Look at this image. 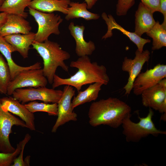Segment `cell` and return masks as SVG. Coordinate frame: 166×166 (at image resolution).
<instances>
[{
    "label": "cell",
    "instance_id": "1",
    "mask_svg": "<svg viewBox=\"0 0 166 166\" xmlns=\"http://www.w3.org/2000/svg\"><path fill=\"white\" fill-rule=\"evenodd\" d=\"M70 66L77 68V72L67 78H62L55 74L52 84V88L68 85L75 88L78 92L86 85L99 82L106 85L109 82L106 67L96 62H91L88 56L79 57L76 60L71 61Z\"/></svg>",
    "mask_w": 166,
    "mask_h": 166
},
{
    "label": "cell",
    "instance_id": "2",
    "mask_svg": "<svg viewBox=\"0 0 166 166\" xmlns=\"http://www.w3.org/2000/svg\"><path fill=\"white\" fill-rule=\"evenodd\" d=\"M131 110L129 105L117 98L101 99L90 105L88 113L89 123L93 127L104 125L117 128L123 119L131 114Z\"/></svg>",
    "mask_w": 166,
    "mask_h": 166
},
{
    "label": "cell",
    "instance_id": "3",
    "mask_svg": "<svg viewBox=\"0 0 166 166\" xmlns=\"http://www.w3.org/2000/svg\"><path fill=\"white\" fill-rule=\"evenodd\" d=\"M32 45L43 59V73L49 84L53 83L58 67L69 72V67L64 61L70 58V55L62 49L57 42L49 40L42 42L34 41Z\"/></svg>",
    "mask_w": 166,
    "mask_h": 166
},
{
    "label": "cell",
    "instance_id": "4",
    "mask_svg": "<svg viewBox=\"0 0 166 166\" xmlns=\"http://www.w3.org/2000/svg\"><path fill=\"white\" fill-rule=\"evenodd\" d=\"M154 114L152 109L149 108L146 117H141L138 115L139 121L137 123L131 121V114L123 119L121 125L122 133L125 136L127 142H138L150 135L157 136L160 134H166V131L158 129L156 127L152 120Z\"/></svg>",
    "mask_w": 166,
    "mask_h": 166
},
{
    "label": "cell",
    "instance_id": "5",
    "mask_svg": "<svg viewBox=\"0 0 166 166\" xmlns=\"http://www.w3.org/2000/svg\"><path fill=\"white\" fill-rule=\"evenodd\" d=\"M28 7L30 14L34 17L38 26L34 41L42 42L48 40L51 34H60L59 26L63 21L60 15L53 13L43 12Z\"/></svg>",
    "mask_w": 166,
    "mask_h": 166
},
{
    "label": "cell",
    "instance_id": "6",
    "mask_svg": "<svg viewBox=\"0 0 166 166\" xmlns=\"http://www.w3.org/2000/svg\"><path fill=\"white\" fill-rule=\"evenodd\" d=\"M63 93V91L45 87H28L16 89L12 95L22 104L39 100L46 103H57Z\"/></svg>",
    "mask_w": 166,
    "mask_h": 166
},
{
    "label": "cell",
    "instance_id": "7",
    "mask_svg": "<svg viewBox=\"0 0 166 166\" xmlns=\"http://www.w3.org/2000/svg\"><path fill=\"white\" fill-rule=\"evenodd\" d=\"M48 82L42 69H32L20 72L9 83L7 94L11 95L16 89L25 87H45Z\"/></svg>",
    "mask_w": 166,
    "mask_h": 166
},
{
    "label": "cell",
    "instance_id": "8",
    "mask_svg": "<svg viewBox=\"0 0 166 166\" xmlns=\"http://www.w3.org/2000/svg\"><path fill=\"white\" fill-rule=\"evenodd\" d=\"M75 91L71 86H64L62 95L57 102V118L53 126L51 132H56L58 128L70 121H76L77 115L73 111L71 100L75 95Z\"/></svg>",
    "mask_w": 166,
    "mask_h": 166
},
{
    "label": "cell",
    "instance_id": "9",
    "mask_svg": "<svg viewBox=\"0 0 166 166\" xmlns=\"http://www.w3.org/2000/svg\"><path fill=\"white\" fill-rule=\"evenodd\" d=\"M14 125L26 128L25 122L11 113L3 110L0 101V152L11 153L16 148L10 143L9 135Z\"/></svg>",
    "mask_w": 166,
    "mask_h": 166
},
{
    "label": "cell",
    "instance_id": "10",
    "mask_svg": "<svg viewBox=\"0 0 166 166\" xmlns=\"http://www.w3.org/2000/svg\"><path fill=\"white\" fill-rule=\"evenodd\" d=\"M166 78V65L159 64L153 68L140 73L135 79L132 86L134 94L141 95L145 90L157 84Z\"/></svg>",
    "mask_w": 166,
    "mask_h": 166
},
{
    "label": "cell",
    "instance_id": "11",
    "mask_svg": "<svg viewBox=\"0 0 166 166\" xmlns=\"http://www.w3.org/2000/svg\"><path fill=\"white\" fill-rule=\"evenodd\" d=\"M150 54V53L148 49L141 52L137 49L135 52V56L133 59L129 58L127 57L124 58L122 65V69L123 71L127 72L129 74L128 82L123 88L125 94L128 95L130 94L135 79L140 73L144 64L148 61Z\"/></svg>",
    "mask_w": 166,
    "mask_h": 166
},
{
    "label": "cell",
    "instance_id": "12",
    "mask_svg": "<svg viewBox=\"0 0 166 166\" xmlns=\"http://www.w3.org/2000/svg\"><path fill=\"white\" fill-rule=\"evenodd\" d=\"M2 109L17 115L25 123L26 128L31 131L36 130L34 113L13 97H3L0 99Z\"/></svg>",
    "mask_w": 166,
    "mask_h": 166
},
{
    "label": "cell",
    "instance_id": "13",
    "mask_svg": "<svg viewBox=\"0 0 166 166\" xmlns=\"http://www.w3.org/2000/svg\"><path fill=\"white\" fill-rule=\"evenodd\" d=\"M102 19L105 21L107 26V30L106 33L102 37V39H105L113 36L112 30L117 29L125 35L137 46V49L141 52L143 51V48L146 43H149L151 40L142 38L134 32H131L126 30L116 22L111 14L107 15L104 12L101 15Z\"/></svg>",
    "mask_w": 166,
    "mask_h": 166
},
{
    "label": "cell",
    "instance_id": "14",
    "mask_svg": "<svg viewBox=\"0 0 166 166\" xmlns=\"http://www.w3.org/2000/svg\"><path fill=\"white\" fill-rule=\"evenodd\" d=\"M85 29L84 25H75L73 22L68 26L70 34L75 42V53L79 57L90 55L96 49L95 45L93 41L90 40L87 42L84 39Z\"/></svg>",
    "mask_w": 166,
    "mask_h": 166
},
{
    "label": "cell",
    "instance_id": "15",
    "mask_svg": "<svg viewBox=\"0 0 166 166\" xmlns=\"http://www.w3.org/2000/svg\"><path fill=\"white\" fill-rule=\"evenodd\" d=\"M20 15L8 14L6 21L0 30V35L3 37L14 34H27L32 29L29 22Z\"/></svg>",
    "mask_w": 166,
    "mask_h": 166
},
{
    "label": "cell",
    "instance_id": "16",
    "mask_svg": "<svg viewBox=\"0 0 166 166\" xmlns=\"http://www.w3.org/2000/svg\"><path fill=\"white\" fill-rule=\"evenodd\" d=\"M15 51H16L15 49L6 40L4 37L0 35V52L6 59L9 65L11 80L22 71L42 68L41 63L38 62L28 66L23 67L18 65L14 62L12 57V53Z\"/></svg>",
    "mask_w": 166,
    "mask_h": 166
},
{
    "label": "cell",
    "instance_id": "17",
    "mask_svg": "<svg viewBox=\"0 0 166 166\" xmlns=\"http://www.w3.org/2000/svg\"><path fill=\"white\" fill-rule=\"evenodd\" d=\"M153 14L141 2L135 13V26L134 33L141 37L143 34L149 31L155 25Z\"/></svg>",
    "mask_w": 166,
    "mask_h": 166
},
{
    "label": "cell",
    "instance_id": "18",
    "mask_svg": "<svg viewBox=\"0 0 166 166\" xmlns=\"http://www.w3.org/2000/svg\"><path fill=\"white\" fill-rule=\"evenodd\" d=\"M141 95L144 106L158 111L161 105L166 99V87L158 83L145 90Z\"/></svg>",
    "mask_w": 166,
    "mask_h": 166
},
{
    "label": "cell",
    "instance_id": "19",
    "mask_svg": "<svg viewBox=\"0 0 166 166\" xmlns=\"http://www.w3.org/2000/svg\"><path fill=\"white\" fill-rule=\"evenodd\" d=\"M35 33L14 34L4 37L6 40L24 59L28 57L30 46L34 41Z\"/></svg>",
    "mask_w": 166,
    "mask_h": 166
},
{
    "label": "cell",
    "instance_id": "20",
    "mask_svg": "<svg viewBox=\"0 0 166 166\" xmlns=\"http://www.w3.org/2000/svg\"><path fill=\"white\" fill-rule=\"evenodd\" d=\"M70 0H33L28 7L43 12L58 11L66 15Z\"/></svg>",
    "mask_w": 166,
    "mask_h": 166
},
{
    "label": "cell",
    "instance_id": "21",
    "mask_svg": "<svg viewBox=\"0 0 166 166\" xmlns=\"http://www.w3.org/2000/svg\"><path fill=\"white\" fill-rule=\"evenodd\" d=\"M87 4L85 2H71L69 4L67 14L65 17L67 21L75 18H82L86 21L98 19L100 15L92 13L87 10Z\"/></svg>",
    "mask_w": 166,
    "mask_h": 166
},
{
    "label": "cell",
    "instance_id": "22",
    "mask_svg": "<svg viewBox=\"0 0 166 166\" xmlns=\"http://www.w3.org/2000/svg\"><path fill=\"white\" fill-rule=\"evenodd\" d=\"M103 85L101 83H94L90 84L85 90L78 92V94L74 97L72 101L73 107L74 108L85 103L95 101L98 97Z\"/></svg>",
    "mask_w": 166,
    "mask_h": 166
},
{
    "label": "cell",
    "instance_id": "23",
    "mask_svg": "<svg viewBox=\"0 0 166 166\" xmlns=\"http://www.w3.org/2000/svg\"><path fill=\"white\" fill-rule=\"evenodd\" d=\"M33 0H5L0 6V12L18 15L26 18L28 13L25 12Z\"/></svg>",
    "mask_w": 166,
    "mask_h": 166
},
{
    "label": "cell",
    "instance_id": "24",
    "mask_svg": "<svg viewBox=\"0 0 166 166\" xmlns=\"http://www.w3.org/2000/svg\"><path fill=\"white\" fill-rule=\"evenodd\" d=\"M147 35L152 39V50H158L166 46V28L160 24L158 21L156 22L154 26Z\"/></svg>",
    "mask_w": 166,
    "mask_h": 166
},
{
    "label": "cell",
    "instance_id": "25",
    "mask_svg": "<svg viewBox=\"0 0 166 166\" xmlns=\"http://www.w3.org/2000/svg\"><path fill=\"white\" fill-rule=\"evenodd\" d=\"M26 107L31 113L37 112L47 113L49 116H57V103L49 104L46 103H39L35 101L24 104Z\"/></svg>",
    "mask_w": 166,
    "mask_h": 166
},
{
    "label": "cell",
    "instance_id": "26",
    "mask_svg": "<svg viewBox=\"0 0 166 166\" xmlns=\"http://www.w3.org/2000/svg\"><path fill=\"white\" fill-rule=\"evenodd\" d=\"M11 81L9 65L2 55L0 54V93L6 94L9 82Z\"/></svg>",
    "mask_w": 166,
    "mask_h": 166
},
{
    "label": "cell",
    "instance_id": "27",
    "mask_svg": "<svg viewBox=\"0 0 166 166\" xmlns=\"http://www.w3.org/2000/svg\"><path fill=\"white\" fill-rule=\"evenodd\" d=\"M21 150L19 143L17 144L14 152L11 153H5L0 152V166L11 165L15 159L18 156Z\"/></svg>",
    "mask_w": 166,
    "mask_h": 166
},
{
    "label": "cell",
    "instance_id": "28",
    "mask_svg": "<svg viewBox=\"0 0 166 166\" xmlns=\"http://www.w3.org/2000/svg\"><path fill=\"white\" fill-rule=\"evenodd\" d=\"M134 3L135 0H117L116 9L117 15L118 16L126 15Z\"/></svg>",
    "mask_w": 166,
    "mask_h": 166
},
{
    "label": "cell",
    "instance_id": "29",
    "mask_svg": "<svg viewBox=\"0 0 166 166\" xmlns=\"http://www.w3.org/2000/svg\"><path fill=\"white\" fill-rule=\"evenodd\" d=\"M31 138L30 135L27 133L25 135L23 139L20 141L19 143L21 146V150L18 155L14 160L13 164L12 166H25L24 162L23 160V152L26 144L29 141Z\"/></svg>",
    "mask_w": 166,
    "mask_h": 166
},
{
    "label": "cell",
    "instance_id": "30",
    "mask_svg": "<svg viewBox=\"0 0 166 166\" xmlns=\"http://www.w3.org/2000/svg\"><path fill=\"white\" fill-rule=\"evenodd\" d=\"M141 2L152 13L160 12V0H141Z\"/></svg>",
    "mask_w": 166,
    "mask_h": 166
},
{
    "label": "cell",
    "instance_id": "31",
    "mask_svg": "<svg viewBox=\"0 0 166 166\" xmlns=\"http://www.w3.org/2000/svg\"><path fill=\"white\" fill-rule=\"evenodd\" d=\"M160 12L163 14L164 17V21L161 24L166 28V0H160Z\"/></svg>",
    "mask_w": 166,
    "mask_h": 166
},
{
    "label": "cell",
    "instance_id": "32",
    "mask_svg": "<svg viewBox=\"0 0 166 166\" xmlns=\"http://www.w3.org/2000/svg\"><path fill=\"white\" fill-rule=\"evenodd\" d=\"M7 14H8L5 12L0 13V30L6 21Z\"/></svg>",
    "mask_w": 166,
    "mask_h": 166
},
{
    "label": "cell",
    "instance_id": "33",
    "mask_svg": "<svg viewBox=\"0 0 166 166\" xmlns=\"http://www.w3.org/2000/svg\"><path fill=\"white\" fill-rule=\"evenodd\" d=\"M88 9H91L98 0H85Z\"/></svg>",
    "mask_w": 166,
    "mask_h": 166
},
{
    "label": "cell",
    "instance_id": "34",
    "mask_svg": "<svg viewBox=\"0 0 166 166\" xmlns=\"http://www.w3.org/2000/svg\"><path fill=\"white\" fill-rule=\"evenodd\" d=\"M158 111L162 114L166 113V99L164 101L161 105Z\"/></svg>",
    "mask_w": 166,
    "mask_h": 166
},
{
    "label": "cell",
    "instance_id": "35",
    "mask_svg": "<svg viewBox=\"0 0 166 166\" xmlns=\"http://www.w3.org/2000/svg\"><path fill=\"white\" fill-rule=\"evenodd\" d=\"M30 156H27L25 159L24 160L25 164V166H30Z\"/></svg>",
    "mask_w": 166,
    "mask_h": 166
},
{
    "label": "cell",
    "instance_id": "36",
    "mask_svg": "<svg viewBox=\"0 0 166 166\" xmlns=\"http://www.w3.org/2000/svg\"><path fill=\"white\" fill-rule=\"evenodd\" d=\"M160 120L164 121H166V113H162V115L160 117Z\"/></svg>",
    "mask_w": 166,
    "mask_h": 166
},
{
    "label": "cell",
    "instance_id": "37",
    "mask_svg": "<svg viewBox=\"0 0 166 166\" xmlns=\"http://www.w3.org/2000/svg\"><path fill=\"white\" fill-rule=\"evenodd\" d=\"M5 0H0V6L2 4Z\"/></svg>",
    "mask_w": 166,
    "mask_h": 166
}]
</instances>
